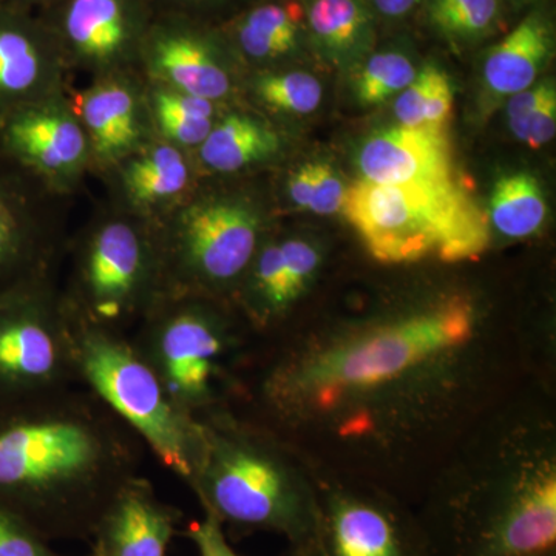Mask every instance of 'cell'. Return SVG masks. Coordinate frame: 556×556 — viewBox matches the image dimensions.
<instances>
[{
  "instance_id": "cell-1",
  "label": "cell",
  "mask_w": 556,
  "mask_h": 556,
  "mask_svg": "<svg viewBox=\"0 0 556 556\" xmlns=\"http://www.w3.org/2000/svg\"><path fill=\"white\" fill-rule=\"evenodd\" d=\"M511 350L473 295L439 292L257 345L233 407L324 466L402 470L493 408Z\"/></svg>"
},
{
  "instance_id": "cell-2",
  "label": "cell",
  "mask_w": 556,
  "mask_h": 556,
  "mask_svg": "<svg viewBox=\"0 0 556 556\" xmlns=\"http://www.w3.org/2000/svg\"><path fill=\"white\" fill-rule=\"evenodd\" d=\"M146 450L83 386L0 404V506L49 543L90 541Z\"/></svg>"
},
{
  "instance_id": "cell-3",
  "label": "cell",
  "mask_w": 556,
  "mask_h": 556,
  "mask_svg": "<svg viewBox=\"0 0 556 556\" xmlns=\"http://www.w3.org/2000/svg\"><path fill=\"white\" fill-rule=\"evenodd\" d=\"M468 433L439 479L453 556H555L551 417L510 404L490 409Z\"/></svg>"
},
{
  "instance_id": "cell-4",
  "label": "cell",
  "mask_w": 556,
  "mask_h": 556,
  "mask_svg": "<svg viewBox=\"0 0 556 556\" xmlns=\"http://www.w3.org/2000/svg\"><path fill=\"white\" fill-rule=\"evenodd\" d=\"M197 419L201 453L188 485L204 514L223 529L277 533L308 555L320 521L313 460L236 407Z\"/></svg>"
},
{
  "instance_id": "cell-5",
  "label": "cell",
  "mask_w": 556,
  "mask_h": 556,
  "mask_svg": "<svg viewBox=\"0 0 556 556\" xmlns=\"http://www.w3.org/2000/svg\"><path fill=\"white\" fill-rule=\"evenodd\" d=\"M342 212L368 254L382 265L437 258L475 262L490 247L489 214L466 179L448 185L394 186L357 179L345 190Z\"/></svg>"
},
{
  "instance_id": "cell-6",
  "label": "cell",
  "mask_w": 556,
  "mask_h": 556,
  "mask_svg": "<svg viewBox=\"0 0 556 556\" xmlns=\"http://www.w3.org/2000/svg\"><path fill=\"white\" fill-rule=\"evenodd\" d=\"M153 305L129 336L172 402L192 417L239 401L255 346L217 306L192 299Z\"/></svg>"
},
{
  "instance_id": "cell-7",
  "label": "cell",
  "mask_w": 556,
  "mask_h": 556,
  "mask_svg": "<svg viewBox=\"0 0 556 556\" xmlns=\"http://www.w3.org/2000/svg\"><path fill=\"white\" fill-rule=\"evenodd\" d=\"M79 383L129 426L161 466L188 484L201 453L199 419L172 402L129 336L73 321Z\"/></svg>"
},
{
  "instance_id": "cell-8",
  "label": "cell",
  "mask_w": 556,
  "mask_h": 556,
  "mask_svg": "<svg viewBox=\"0 0 556 556\" xmlns=\"http://www.w3.org/2000/svg\"><path fill=\"white\" fill-rule=\"evenodd\" d=\"M80 386L73 320L40 292L0 291V404Z\"/></svg>"
},
{
  "instance_id": "cell-9",
  "label": "cell",
  "mask_w": 556,
  "mask_h": 556,
  "mask_svg": "<svg viewBox=\"0 0 556 556\" xmlns=\"http://www.w3.org/2000/svg\"><path fill=\"white\" fill-rule=\"evenodd\" d=\"M313 473L320 521L306 556H427L401 508L378 486L316 460Z\"/></svg>"
},
{
  "instance_id": "cell-10",
  "label": "cell",
  "mask_w": 556,
  "mask_h": 556,
  "mask_svg": "<svg viewBox=\"0 0 556 556\" xmlns=\"http://www.w3.org/2000/svg\"><path fill=\"white\" fill-rule=\"evenodd\" d=\"M149 249L138 230L123 222L102 226L80 258V305L70 317L76 324L126 334L135 314L142 320L149 313Z\"/></svg>"
},
{
  "instance_id": "cell-11",
  "label": "cell",
  "mask_w": 556,
  "mask_h": 556,
  "mask_svg": "<svg viewBox=\"0 0 556 556\" xmlns=\"http://www.w3.org/2000/svg\"><path fill=\"white\" fill-rule=\"evenodd\" d=\"M260 219L251 208L232 201H211L182 215L172 265L190 289L232 287L247 274L258 251Z\"/></svg>"
},
{
  "instance_id": "cell-12",
  "label": "cell",
  "mask_w": 556,
  "mask_h": 556,
  "mask_svg": "<svg viewBox=\"0 0 556 556\" xmlns=\"http://www.w3.org/2000/svg\"><path fill=\"white\" fill-rule=\"evenodd\" d=\"M182 514L164 503L150 479H129L110 501L87 556H167Z\"/></svg>"
},
{
  "instance_id": "cell-13",
  "label": "cell",
  "mask_w": 556,
  "mask_h": 556,
  "mask_svg": "<svg viewBox=\"0 0 556 556\" xmlns=\"http://www.w3.org/2000/svg\"><path fill=\"white\" fill-rule=\"evenodd\" d=\"M362 178L379 185L439 186L463 178L445 131L391 127L371 135L358 150Z\"/></svg>"
},
{
  "instance_id": "cell-14",
  "label": "cell",
  "mask_w": 556,
  "mask_h": 556,
  "mask_svg": "<svg viewBox=\"0 0 556 556\" xmlns=\"http://www.w3.org/2000/svg\"><path fill=\"white\" fill-rule=\"evenodd\" d=\"M58 36L83 60L108 64L131 50L144 31L146 0H54Z\"/></svg>"
},
{
  "instance_id": "cell-15",
  "label": "cell",
  "mask_w": 556,
  "mask_h": 556,
  "mask_svg": "<svg viewBox=\"0 0 556 556\" xmlns=\"http://www.w3.org/2000/svg\"><path fill=\"white\" fill-rule=\"evenodd\" d=\"M144 49L153 70L181 93L207 101L219 100L228 93V73L219 64L211 40L199 28L172 17L150 28Z\"/></svg>"
},
{
  "instance_id": "cell-16",
  "label": "cell",
  "mask_w": 556,
  "mask_h": 556,
  "mask_svg": "<svg viewBox=\"0 0 556 556\" xmlns=\"http://www.w3.org/2000/svg\"><path fill=\"white\" fill-rule=\"evenodd\" d=\"M554 33L541 13L527 16L514 31L486 54L482 70V101L490 113L500 102L521 93L535 83L551 60Z\"/></svg>"
},
{
  "instance_id": "cell-17",
  "label": "cell",
  "mask_w": 556,
  "mask_h": 556,
  "mask_svg": "<svg viewBox=\"0 0 556 556\" xmlns=\"http://www.w3.org/2000/svg\"><path fill=\"white\" fill-rule=\"evenodd\" d=\"M306 20L316 46L336 64L356 60L371 39V14L362 0H313Z\"/></svg>"
},
{
  "instance_id": "cell-18",
  "label": "cell",
  "mask_w": 556,
  "mask_h": 556,
  "mask_svg": "<svg viewBox=\"0 0 556 556\" xmlns=\"http://www.w3.org/2000/svg\"><path fill=\"white\" fill-rule=\"evenodd\" d=\"M10 139L22 155L47 170H64L83 159V131L60 113H30L14 121Z\"/></svg>"
},
{
  "instance_id": "cell-19",
  "label": "cell",
  "mask_w": 556,
  "mask_h": 556,
  "mask_svg": "<svg viewBox=\"0 0 556 556\" xmlns=\"http://www.w3.org/2000/svg\"><path fill=\"white\" fill-rule=\"evenodd\" d=\"M303 10L295 2H265L233 22L237 46L252 60H277L298 47Z\"/></svg>"
},
{
  "instance_id": "cell-20",
  "label": "cell",
  "mask_w": 556,
  "mask_h": 556,
  "mask_svg": "<svg viewBox=\"0 0 556 556\" xmlns=\"http://www.w3.org/2000/svg\"><path fill=\"white\" fill-rule=\"evenodd\" d=\"M280 148L276 131L249 116H228L201 142V160L211 169L236 172L269 159Z\"/></svg>"
},
{
  "instance_id": "cell-21",
  "label": "cell",
  "mask_w": 556,
  "mask_h": 556,
  "mask_svg": "<svg viewBox=\"0 0 556 556\" xmlns=\"http://www.w3.org/2000/svg\"><path fill=\"white\" fill-rule=\"evenodd\" d=\"M79 113L101 155L124 152L138 137L134 97L119 84H105L87 91L80 97Z\"/></svg>"
},
{
  "instance_id": "cell-22",
  "label": "cell",
  "mask_w": 556,
  "mask_h": 556,
  "mask_svg": "<svg viewBox=\"0 0 556 556\" xmlns=\"http://www.w3.org/2000/svg\"><path fill=\"white\" fill-rule=\"evenodd\" d=\"M490 222L507 239L535 236L547 217L543 189L527 172L506 175L496 181L490 199Z\"/></svg>"
},
{
  "instance_id": "cell-23",
  "label": "cell",
  "mask_w": 556,
  "mask_h": 556,
  "mask_svg": "<svg viewBox=\"0 0 556 556\" xmlns=\"http://www.w3.org/2000/svg\"><path fill=\"white\" fill-rule=\"evenodd\" d=\"M46 43L35 27L17 11L0 7V91L30 89L42 75Z\"/></svg>"
},
{
  "instance_id": "cell-24",
  "label": "cell",
  "mask_w": 556,
  "mask_h": 556,
  "mask_svg": "<svg viewBox=\"0 0 556 556\" xmlns=\"http://www.w3.org/2000/svg\"><path fill=\"white\" fill-rule=\"evenodd\" d=\"M188 182V167L178 150L159 148L127 170V185L138 201L167 199L181 192Z\"/></svg>"
},
{
  "instance_id": "cell-25",
  "label": "cell",
  "mask_w": 556,
  "mask_h": 556,
  "mask_svg": "<svg viewBox=\"0 0 556 556\" xmlns=\"http://www.w3.org/2000/svg\"><path fill=\"white\" fill-rule=\"evenodd\" d=\"M497 16V0H431V24L450 39L482 38L495 27Z\"/></svg>"
},
{
  "instance_id": "cell-26",
  "label": "cell",
  "mask_w": 556,
  "mask_h": 556,
  "mask_svg": "<svg viewBox=\"0 0 556 556\" xmlns=\"http://www.w3.org/2000/svg\"><path fill=\"white\" fill-rule=\"evenodd\" d=\"M417 70L405 54L387 51L369 58L358 72L356 93L364 105H379L407 89Z\"/></svg>"
},
{
  "instance_id": "cell-27",
  "label": "cell",
  "mask_w": 556,
  "mask_h": 556,
  "mask_svg": "<svg viewBox=\"0 0 556 556\" xmlns=\"http://www.w3.org/2000/svg\"><path fill=\"white\" fill-rule=\"evenodd\" d=\"M260 98L280 112L308 115L320 105L321 86L305 72L263 76L257 86Z\"/></svg>"
},
{
  "instance_id": "cell-28",
  "label": "cell",
  "mask_w": 556,
  "mask_h": 556,
  "mask_svg": "<svg viewBox=\"0 0 556 556\" xmlns=\"http://www.w3.org/2000/svg\"><path fill=\"white\" fill-rule=\"evenodd\" d=\"M278 248L287 274L289 299L294 306L313 283L320 268L321 254L311 241L302 239L280 241Z\"/></svg>"
},
{
  "instance_id": "cell-29",
  "label": "cell",
  "mask_w": 556,
  "mask_h": 556,
  "mask_svg": "<svg viewBox=\"0 0 556 556\" xmlns=\"http://www.w3.org/2000/svg\"><path fill=\"white\" fill-rule=\"evenodd\" d=\"M442 70L434 65H427L417 73L416 78L409 84L407 89L399 93L394 113L399 121V126L409 127V129H424V119L428 101H430L431 91L441 78Z\"/></svg>"
},
{
  "instance_id": "cell-30",
  "label": "cell",
  "mask_w": 556,
  "mask_h": 556,
  "mask_svg": "<svg viewBox=\"0 0 556 556\" xmlns=\"http://www.w3.org/2000/svg\"><path fill=\"white\" fill-rule=\"evenodd\" d=\"M27 522L0 506V556H62Z\"/></svg>"
},
{
  "instance_id": "cell-31",
  "label": "cell",
  "mask_w": 556,
  "mask_h": 556,
  "mask_svg": "<svg viewBox=\"0 0 556 556\" xmlns=\"http://www.w3.org/2000/svg\"><path fill=\"white\" fill-rule=\"evenodd\" d=\"M345 190L338 172L328 163H313V192L308 211L318 215H331L342 211Z\"/></svg>"
},
{
  "instance_id": "cell-32",
  "label": "cell",
  "mask_w": 556,
  "mask_h": 556,
  "mask_svg": "<svg viewBox=\"0 0 556 556\" xmlns=\"http://www.w3.org/2000/svg\"><path fill=\"white\" fill-rule=\"evenodd\" d=\"M555 86L554 80L547 79L538 86H532L530 89L521 91V93L514 94L507 101V121L511 134L519 141H527V134H529L530 121L533 118V113L544 100L551 87Z\"/></svg>"
},
{
  "instance_id": "cell-33",
  "label": "cell",
  "mask_w": 556,
  "mask_h": 556,
  "mask_svg": "<svg viewBox=\"0 0 556 556\" xmlns=\"http://www.w3.org/2000/svg\"><path fill=\"white\" fill-rule=\"evenodd\" d=\"M24 237L13 212L0 201V277H5L25 258Z\"/></svg>"
},
{
  "instance_id": "cell-34",
  "label": "cell",
  "mask_w": 556,
  "mask_h": 556,
  "mask_svg": "<svg viewBox=\"0 0 556 556\" xmlns=\"http://www.w3.org/2000/svg\"><path fill=\"white\" fill-rule=\"evenodd\" d=\"M185 535L192 541L199 556H240L229 546L226 532L217 519L204 514L201 521H192Z\"/></svg>"
},
{
  "instance_id": "cell-35",
  "label": "cell",
  "mask_w": 556,
  "mask_h": 556,
  "mask_svg": "<svg viewBox=\"0 0 556 556\" xmlns=\"http://www.w3.org/2000/svg\"><path fill=\"white\" fill-rule=\"evenodd\" d=\"M161 129L181 144H201L212 130V119L192 116L159 115Z\"/></svg>"
},
{
  "instance_id": "cell-36",
  "label": "cell",
  "mask_w": 556,
  "mask_h": 556,
  "mask_svg": "<svg viewBox=\"0 0 556 556\" xmlns=\"http://www.w3.org/2000/svg\"><path fill=\"white\" fill-rule=\"evenodd\" d=\"M556 131V89L551 87L544 100L538 105L530 121L527 144L532 149H541L551 142Z\"/></svg>"
},
{
  "instance_id": "cell-37",
  "label": "cell",
  "mask_w": 556,
  "mask_h": 556,
  "mask_svg": "<svg viewBox=\"0 0 556 556\" xmlns=\"http://www.w3.org/2000/svg\"><path fill=\"white\" fill-rule=\"evenodd\" d=\"M212 102L186 93L163 91L156 97V115L192 116V118H212Z\"/></svg>"
},
{
  "instance_id": "cell-38",
  "label": "cell",
  "mask_w": 556,
  "mask_h": 556,
  "mask_svg": "<svg viewBox=\"0 0 556 556\" xmlns=\"http://www.w3.org/2000/svg\"><path fill=\"white\" fill-rule=\"evenodd\" d=\"M311 192H313V163L305 164L294 172L289 181V197L300 208H308Z\"/></svg>"
},
{
  "instance_id": "cell-39",
  "label": "cell",
  "mask_w": 556,
  "mask_h": 556,
  "mask_svg": "<svg viewBox=\"0 0 556 556\" xmlns=\"http://www.w3.org/2000/svg\"><path fill=\"white\" fill-rule=\"evenodd\" d=\"M417 0H375L380 13L386 16H402L415 5Z\"/></svg>"
},
{
  "instance_id": "cell-40",
  "label": "cell",
  "mask_w": 556,
  "mask_h": 556,
  "mask_svg": "<svg viewBox=\"0 0 556 556\" xmlns=\"http://www.w3.org/2000/svg\"><path fill=\"white\" fill-rule=\"evenodd\" d=\"M172 5H206V3L217 2V0H163Z\"/></svg>"
},
{
  "instance_id": "cell-41",
  "label": "cell",
  "mask_w": 556,
  "mask_h": 556,
  "mask_svg": "<svg viewBox=\"0 0 556 556\" xmlns=\"http://www.w3.org/2000/svg\"><path fill=\"white\" fill-rule=\"evenodd\" d=\"M13 2L28 3V2H33V0H13ZM36 2H42V0H36ZM53 2H54V0H53Z\"/></svg>"
},
{
  "instance_id": "cell-42",
  "label": "cell",
  "mask_w": 556,
  "mask_h": 556,
  "mask_svg": "<svg viewBox=\"0 0 556 556\" xmlns=\"http://www.w3.org/2000/svg\"><path fill=\"white\" fill-rule=\"evenodd\" d=\"M7 0H0V7L5 5Z\"/></svg>"
}]
</instances>
